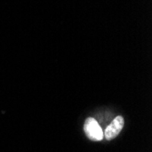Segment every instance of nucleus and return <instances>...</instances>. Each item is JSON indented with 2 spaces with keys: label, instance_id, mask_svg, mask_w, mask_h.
Wrapping results in <instances>:
<instances>
[{
  "label": "nucleus",
  "instance_id": "obj_2",
  "mask_svg": "<svg viewBox=\"0 0 152 152\" xmlns=\"http://www.w3.org/2000/svg\"><path fill=\"white\" fill-rule=\"evenodd\" d=\"M124 123H125V121H124V118L122 116H118L117 118H115L105 130L104 137H106V140H111L118 137L124 127Z\"/></svg>",
  "mask_w": 152,
  "mask_h": 152
},
{
  "label": "nucleus",
  "instance_id": "obj_1",
  "mask_svg": "<svg viewBox=\"0 0 152 152\" xmlns=\"http://www.w3.org/2000/svg\"><path fill=\"white\" fill-rule=\"evenodd\" d=\"M84 131L86 136L92 141H100L103 140V131L98 121L93 118L86 119L84 124Z\"/></svg>",
  "mask_w": 152,
  "mask_h": 152
}]
</instances>
